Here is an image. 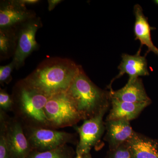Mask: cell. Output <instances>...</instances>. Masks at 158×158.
<instances>
[{"mask_svg": "<svg viewBox=\"0 0 158 158\" xmlns=\"http://www.w3.org/2000/svg\"><path fill=\"white\" fill-rule=\"evenodd\" d=\"M67 92L82 119H89L104 110H108L111 103L110 91L98 88L81 69Z\"/></svg>", "mask_w": 158, "mask_h": 158, "instance_id": "cell-1", "label": "cell"}, {"mask_svg": "<svg viewBox=\"0 0 158 158\" xmlns=\"http://www.w3.org/2000/svg\"><path fill=\"white\" fill-rule=\"evenodd\" d=\"M81 69L57 64L37 70L27 80V86L48 97L67 92Z\"/></svg>", "mask_w": 158, "mask_h": 158, "instance_id": "cell-2", "label": "cell"}, {"mask_svg": "<svg viewBox=\"0 0 158 158\" xmlns=\"http://www.w3.org/2000/svg\"><path fill=\"white\" fill-rule=\"evenodd\" d=\"M44 111L49 125L54 127L73 126L82 119L72 98L67 92L50 97Z\"/></svg>", "mask_w": 158, "mask_h": 158, "instance_id": "cell-3", "label": "cell"}, {"mask_svg": "<svg viewBox=\"0 0 158 158\" xmlns=\"http://www.w3.org/2000/svg\"><path fill=\"white\" fill-rule=\"evenodd\" d=\"M49 98L27 86L23 88L20 93V109L25 116L32 121L49 126L44 111Z\"/></svg>", "mask_w": 158, "mask_h": 158, "instance_id": "cell-4", "label": "cell"}, {"mask_svg": "<svg viewBox=\"0 0 158 158\" xmlns=\"http://www.w3.org/2000/svg\"><path fill=\"white\" fill-rule=\"evenodd\" d=\"M107 111L104 110L96 116L86 119L78 127L80 141L77 148L76 155L90 153L91 148L100 141L106 129L103 118Z\"/></svg>", "mask_w": 158, "mask_h": 158, "instance_id": "cell-5", "label": "cell"}, {"mask_svg": "<svg viewBox=\"0 0 158 158\" xmlns=\"http://www.w3.org/2000/svg\"><path fill=\"white\" fill-rule=\"evenodd\" d=\"M72 138V135L65 132L34 128L27 139L32 150L43 152L66 145Z\"/></svg>", "mask_w": 158, "mask_h": 158, "instance_id": "cell-6", "label": "cell"}, {"mask_svg": "<svg viewBox=\"0 0 158 158\" xmlns=\"http://www.w3.org/2000/svg\"><path fill=\"white\" fill-rule=\"evenodd\" d=\"M2 124L6 142L11 158H27L32 151L19 122L12 121Z\"/></svg>", "mask_w": 158, "mask_h": 158, "instance_id": "cell-7", "label": "cell"}, {"mask_svg": "<svg viewBox=\"0 0 158 158\" xmlns=\"http://www.w3.org/2000/svg\"><path fill=\"white\" fill-rule=\"evenodd\" d=\"M141 49L139 48L137 53L135 55L127 54L122 55V60L118 69L119 73L110 84L109 88H111V85L116 79L122 77L125 74L129 76V79H133L140 76H147L149 75L148 68L147 59L145 56H141Z\"/></svg>", "mask_w": 158, "mask_h": 158, "instance_id": "cell-8", "label": "cell"}, {"mask_svg": "<svg viewBox=\"0 0 158 158\" xmlns=\"http://www.w3.org/2000/svg\"><path fill=\"white\" fill-rule=\"evenodd\" d=\"M39 28L36 22L29 23L21 30L14 60L15 65L19 66L34 50L37 48V44L35 35Z\"/></svg>", "mask_w": 158, "mask_h": 158, "instance_id": "cell-9", "label": "cell"}, {"mask_svg": "<svg viewBox=\"0 0 158 158\" xmlns=\"http://www.w3.org/2000/svg\"><path fill=\"white\" fill-rule=\"evenodd\" d=\"M105 127L106 130L105 140L109 144V149H114L127 143L135 132L130 121L126 120H106Z\"/></svg>", "mask_w": 158, "mask_h": 158, "instance_id": "cell-10", "label": "cell"}, {"mask_svg": "<svg viewBox=\"0 0 158 158\" xmlns=\"http://www.w3.org/2000/svg\"><path fill=\"white\" fill-rule=\"evenodd\" d=\"M111 97L121 101L132 103L151 102L147 95L142 80L139 77L128 79L125 86L121 89L114 90L110 88Z\"/></svg>", "mask_w": 158, "mask_h": 158, "instance_id": "cell-11", "label": "cell"}, {"mask_svg": "<svg viewBox=\"0 0 158 158\" xmlns=\"http://www.w3.org/2000/svg\"><path fill=\"white\" fill-rule=\"evenodd\" d=\"M111 97V96H110ZM151 102L132 103L121 101L111 97L112 108L106 120L135 119Z\"/></svg>", "mask_w": 158, "mask_h": 158, "instance_id": "cell-12", "label": "cell"}, {"mask_svg": "<svg viewBox=\"0 0 158 158\" xmlns=\"http://www.w3.org/2000/svg\"><path fill=\"white\" fill-rule=\"evenodd\" d=\"M134 12L135 17L134 28L135 40L140 41V48L144 45L147 47V54L152 52L158 56V48L152 42L151 35V31L154 30V28L150 26L147 18L144 15L143 9L140 5H135Z\"/></svg>", "mask_w": 158, "mask_h": 158, "instance_id": "cell-13", "label": "cell"}, {"mask_svg": "<svg viewBox=\"0 0 158 158\" xmlns=\"http://www.w3.org/2000/svg\"><path fill=\"white\" fill-rule=\"evenodd\" d=\"M128 144L132 158H158V139L135 132Z\"/></svg>", "mask_w": 158, "mask_h": 158, "instance_id": "cell-14", "label": "cell"}, {"mask_svg": "<svg viewBox=\"0 0 158 158\" xmlns=\"http://www.w3.org/2000/svg\"><path fill=\"white\" fill-rule=\"evenodd\" d=\"M27 13L16 6L8 5L0 10V26L6 27L22 21L27 17Z\"/></svg>", "mask_w": 158, "mask_h": 158, "instance_id": "cell-15", "label": "cell"}, {"mask_svg": "<svg viewBox=\"0 0 158 158\" xmlns=\"http://www.w3.org/2000/svg\"><path fill=\"white\" fill-rule=\"evenodd\" d=\"M73 150L66 145L48 151H32L27 158H74Z\"/></svg>", "mask_w": 158, "mask_h": 158, "instance_id": "cell-16", "label": "cell"}, {"mask_svg": "<svg viewBox=\"0 0 158 158\" xmlns=\"http://www.w3.org/2000/svg\"><path fill=\"white\" fill-rule=\"evenodd\" d=\"M106 158H132L128 142L113 149H109Z\"/></svg>", "mask_w": 158, "mask_h": 158, "instance_id": "cell-17", "label": "cell"}, {"mask_svg": "<svg viewBox=\"0 0 158 158\" xmlns=\"http://www.w3.org/2000/svg\"><path fill=\"white\" fill-rule=\"evenodd\" d=\"M0 158H11L7 146L5 133L2 128H1L0 136Z\"/></svg>", "mask_w": 158, "mask_h": 158, "instance_id": "cell-18", "label": "cell"}, {"mask_svg": "<svg viewBox=\"0 0 158 158\" xmlns=\"http://www.w3.org/2000/svg\"><path fill=\"white\" fill-rule=\"evenodd\" d=\"M12 106V101L10 96L6 92L1 91L0 93V107L4 110H9Z\"/></svg>", "mask_w": 158, "mask_h": 158, "instance_id": "cell-19", "label": "cell"}, {"mask_svg": "<svg viewBox=\"0 0 158 158\" xmlns=\"http://www.w3.org/2000/svg\"><path fill=\"white\" fill-rule=\"evenodd\" d=\"M15 65L14 62H11L10 64L5 66H1L0 67V81L3 82L6 81L9 77Z\"/></svg>", "mask_w": 158, "mask_h": 158, "instance_id": "cell-20", "label": "cell"}, {"mask_svg": "<svg viewBox=\"0 0 158 158\" xmlns=\"http://www.w3.org/2000/svg\"><path fill=\"white\" fill-rule=\"evenodd\" d=\"M10 47V41L9 37L1 31L0 34V51L2 53L8 52Z\"/></svg>", "mask_w": 158, "mask_h": 158, "instance_id": "cell-21", "label": "cell"}, {"mask_svg": "<svg viewBox=\"0 0 158 158\" xmlns=\"http://www.w3.org/2000/svg\"><path fill=\"white\" fill-rule=\"evenodd\" d=\"M48 9L49 11H52L55 8L56 6L61 2L59 0H50L48 1Z\"/></svg>", "mask_w": 158, "mask_h": 158, "instance_id": "cell-22", "label": "cell"}, {"mask_svg": "<svg viewBox=\"0 0 158 158\" xmlns=\"http://www.w3.org/2000/svg\"><path fill=\"white\" fill-rule=\"evenodd\" d=\"M38 1L37 0H23V1H19V3L22 4H34L38 2Z\"/></svg>", "mask_w": 158, "mask_h": 158, "instance_id": "cell-23", "label": "cell"}, {"mask_svg": "<svg viewBox=\"0 0 158 158\" xmlns=\"http://www.w3.org/2000/svg\"><path fill=\"white\" fill-rule=\"evenodd\" d=\"M75 158H92L90 153L86 154L84 155L80 156L76 155Z\"/></svg>", "mask_w": 158, "mask_h": 158, "instance_id": "cell-24", "label": "cell"}, {"mask_svg": "<svg viewBox=\"0 0 158 158\" xmlns=\"http://www.w3.org/2000/svg\"><path fill=\"white\" fill-rule=\"evenodd\" d=\"M154 2L156 4L158 5V0H156V1H155Z\"/></svg>", "mask_w": 158, "mask_h": 158, "instance_id": "cell-25", "label": "cell"}, {"mask_svg": "<svg viewBox=\"0 0 158 158\" xmlns=\"http://www.w3.org/2000/svg\"></svg>", "mask_w": 158, "mask_h": 158, "instance_id": "cell-26", "label": "cell"}]
</instances>
